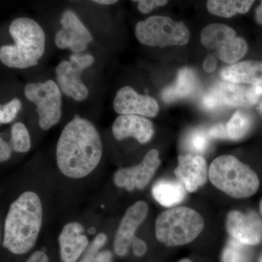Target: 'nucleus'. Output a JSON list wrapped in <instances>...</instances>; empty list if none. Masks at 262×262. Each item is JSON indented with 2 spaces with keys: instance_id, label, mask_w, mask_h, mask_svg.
<instances>
[{
  "instance_id": "obj_1",
  "label": "nucleus",
  "mask_w": 262,
  "mask_h": 262,
  "mask_svg": "<svg viewBox=\"0 0 262 262\" xmlns=\"http://www.w3.org/2000/svg\"><path fill=\"white\" fill-rule=\"evenodd\" d=\"M102 152L101 136L94 124L76 116L60 135L56 146L57 165L69 178H84L98 166Z\"/></svg>"
},
{
  "instance_id": "obj_2",
  "label": "nucleus",
  "mask_w": 262,
  "mask_h": 262,
  "mask_svg": "<svg viewBox=\"0 0 262 262\" xmlns=\"http://www.w3.org/2000/svg\"><path fill=\"white\" fill-rule=\"evenodd\" d=\"M42 202L36 193L27 191L10 206L5 219L3 246L14 254L30 251L42 227Z\"/></svg>"
},
{
  "instance_id": "obj_3",
  "label": "nucleus",
  "mask_w": 262,
  "mask_h": 262,
  "mask_svg": "<svg viewBox=\"0 0 262 262\" xmlns=\"http://www.w3.org/2000/svg\"><path fill=\"white\" fill-rule=\"evenodd\" d=\"M9 32L15 43L1 48L2 63L15 69L37 65L46 48V34L42 27L32 18H18L10 24Z\"/></svg>"
},
{
  "instance_id": "obj_4",
  "label": "nucleus",
  "mask_w": 262,
  "mask_h": 262,
  "mask_svg": "<svg viewBox=\"0 0 262 262\" xmlns=\"http://www.w3.org/2000/svg\"><path fill=\"white\" fill-rule=\"evenodd\" d=\"M213 185L234 198L253 195L259 187L254 170L232 155H222L212 162L208 172Z\"/></svg>"
},
{
  "instance_id": "obj_5",
  "label": "nucleus",
  "mask_w": 262,
  "mask_h": 262,
  "mask_svg": "<svg viewBox=\"0 0 262 262\" xmlns=\"http://www.w3.org/2000/svg\"><path fill=\"white\" fill-rule=\"evenodd\" d=\"M204 220L188 207H176L160 213L155 222L158 241L168 247L192 242L204 228Z\"/></svg>"
},
{
  "instance_id": "obj_6",
  "label": "nucleus",
  "mask_w": 262,
  "mask_h": 262,
  "mask_svg": "<svg viewBox=\"0 0 262 262\" xmlns=\"http://www.w3.org/2000/svg\"><path fill=\"white\" fill-rule=\"evenodd\" d=\"M135 34L141 44L150 47L184 46L189 42L190 32L184 22L162 15H155L136 24Z\"/></svg>"
},
{
  "instance_id": "obj_7",
  "label": "nucleus",
  "mask_w": 262,
  "mask_h": 262,
  "mask_svg": "<svg viewBox=\"0 0 262 262\" xmlns=\"http://www.w3.org/2000/svg\"><path fill=\"white\" fill-rule=\"evenodd\" d=\"M201 42L207 49L213 50L216 56L226 63L239 61L248 51L244 38L237 37L236 32L229 26L213 24L206 26L201 32Z\"/></svg>"
},
{
  "instance_id": "obj_8",
  "label": "nucleus",
  "mask_w": 262,
  "mask_h": 262,
  "mask_svg": "<svg viewBox=\"0 0 262 262\" xmlns=\"http://www.w3.org/2000/svg\"><path fill=\"white\" fill-rule=\"evenodd\" d=\"M24 94L27 99L37 105L41 129L49 130L59 122L61 117V94L54 81L48 80L45 82L26 84Z\"/></svg>"
},
{
  "instance_id": "obj_9",
  "label": "nucleus",
  "mask_w": 262,
  "mask_h": 262,
  "mask_svg": "<svg viewBox=\"0 0 262 262\" xmlns=\"http://www.w3.org/2000/svg\"><path fill=\"white\" fill-rule=\"evenodd\" d=\"M90 54L72 55L70 61H62L57 66V80L61 91L77 101H82L89 96V89L81 80L82 72L94 63Z\"/></svg>"
},
{
  "instance_id": "obj_10",
  "label": "nucleus",
  "mask_w": 262,
  "mask_h": 262,
  "mask_svg": "<svg viewBox=\"0 0 262 262\" xmlns=\"http://www.w3.org/2000/svg\"><path fill=\"white\" fill-rule=\"evenodd\" d=\"M160 163L159 151L151 149L139 165L117 170L114 176V183L117 187L125 188L127 191L144 189L154 177Z\"/></svg>"
},
{
  "instance_id": "obj_11",
  "label": "nucleus",
  "mask_w": 262,
  "mask_h": 262,
  "mask_svg": "<svg viewBox=\"0 0 262 262\" xmlns=\"http://www.w3.org/2000/svg\"><path fill=\"white\" fill-rule=\"evenodd\" d=\"M61 28L57 32L55 43L61 49L70 48L74 53L85 51L93 37L77 15L70 10H67L61 15Z\"/></svg>"
},
{
  "instance_id": "obj_12",
  "label": "nucleus",
  "mask_w": 262,
  "mask_h": 262,
  "mask_svg": "<svg viewBox=\"0 0 262 262\" xmlns=\"http://www.w3.org/2000/svg\"><path fill=\"white\" fill-rule=\"evenodd\" d=\"M209 94L215 98L220 107L252 106L262 96V84L246 87L233 82H220L213 86Z\"/></svg>"
},
{
  "instance_id": "obj_13",
  "label": "nucleus",
  "mask_w": 262,
  "mask_h": 262,
  "mask_svg": "<svg viewBox=\"0 0 262 262\" xmlns=\"http://www.w3.org/2000/svg\"><path fill=\"white\" fill-rule=\"evenodd\" d=\"M113 107L120 115L155 117L159 113V105L155 98L138 94L130 86H124L117 91Z\"/></svg>"
},
{
  "instance_id": "obj_14",
  "label": "nucleus",
  "mask_w": 262,
  "mask_h": 262,
  "mask_svg": "<svg viewBox=\"0 0 262 262\" xmlns=\"http://www.w3.org/2000/svg\"><path fill=\"white\" fill-rule=\"evenodd\" d=\"M227 229L232 238L248 246L262 241V220L255 212L244 213L232 211L227 218Z\"/></svg>"
},
{
  "instance_id": "obj_15",
  "label": "nucleus",
  "mask_w": 262,
  "mask_h": 262,
  "mask_svg": "<svg viewBox=\"0 0 262 262\" xmlns=\"http://www.w3.org/2000/svg\"><path fill=\"white\" fill-rule=\"evenodd\" d=\"M149 207L145 202L138 201L127 208L122 219L115 235L114 248L118 256H124L135 238V233L139 226L145 220Z\"/></svg>"
},
{
  "instance_id": "obj_16",
  "label": "nucleus",
  "mask_w": 262,
  "mask_h": 262,
  "mask_svg": "<svg viewBox=\"0 0 262 262\" xmlns=\"http://www.w3.org/2000/svg\"><path fill=\"white\" fill-rule=\"evenodd\" d=\"M178 182L189 192H194L204 185L208 179L206 160L201 155H179L178 166L174 170Z\"/></svg>"
},
{
  "instance_id": "obj_17",
  "label": "nucleus",
  "mask_w": 262,
  "mask_h": 262,
  "mask_svg": "<svg viewBox=\"0 0 262 262\" xmlns=\"http://www.w3.org/2000/svg\"><path fill=\"white\" fill-rule=\"evenodd\" d=\"M154 133L152 122L139 115H120L113 125V136L117 141L133 137L141 144H146Z\"/></svg>"
},
{
  "instance_id": "obj_18",
  "label": "nucleus",
  "mask_w": 262,
  "mask_h": 262,
  "mask_svg": "<svg viewBox=\"0 0 262 262\" xmlns=\"http://www.w3.org/2000/svg\"><path fill=\"white\" fill-rule=\"evenodd\" d=\"M83 226L78 222L67 224L58 237L61 262H76L89 246L83 232Z\"/></svg>"
},
{
  "instance_id": "obj_19",
  "label": "nucleus",
  "mask_w": 262,
  "mask_h": 262,
  "mask_svg": "<svg viewBox=\"0 0 262 262\" xmlns=\"http://www.w3.org/2000/svg\"><path fill=\"white\" fill-rule=\"evenodd\" d=\"M225 81L236 84H262V61H246L226 67L221 72Z\"/></svg>"
},
{
  "instance_id": "obj_20",
  "label": "nucleus",
  "mask_w": 262,
  "mask_h": 262,
  "mask_svg": "<svg viewBox=\"0 0 262 262\" xmlns=\"http://www.w3.org/2000/svg\"><path fill=\"white\" fill-rule=\"evenodd\" d=\"M198 87V80L195 73L187 67L181 69L177 78L173 84L165 88L161 92L164 102L170 103L189 97L196 92Z\"/></svg>"
},
{
  "instance_id": "obj_21",
  "label": "nucleus",
  "mask_w": 262,
  "mask_h": 262,
  "mask_svg": "<svg viewBox=\"0 0 262 262\" xmlns=\"http://www.w3.org/2000/svg\"><path fill=\"white\" fill-rule=\"evenodd\" d=\"M186 193V188L180 182L175 181H158L152 188L155 199L165 207H173L182 203Z\"/></svg>"
},
{
  "instance_id": "obj_22",
  "label": "nucleus",
  "mask_w": 262,
  "mask_h": 262,
  "mask_svg": "<svg viewBox=\"0 0 262 262\" xmlns=\"http://www.w3.org/2000/svg\"><path fill=\"white\" fill-rule=\"evenodd\" d=\"M254 1H227V0H211L207 3V8L211 14L231 18L238 13L244 14L251 8Z\"/></svg>"
},
{
  "instance_id": "obj_23",
  "label": "nucleus",
  "mask_w": 262,
  "mask_h": 262,
  "mask_svg": "<svg viewBox=\"0 0 262 262\" xmlns=\"http://www.w3.org/2000/svg\"><path fill=\"white\" fill-rule=\"evenodd\" d=\"M253 124L252 117L249 114L237 111L226 125L229 139L234 141L242 139L251 130Z\"/></svg>"
},
{
  "instance_id": "obj_24",
  "label": "nucleus",
  "mask_w": 262,
  "mask_h": 262,
  "mask_svg": "<svg viewBox=\"0 0 262 262\" xmlns=\"http://www.w3.org/2000/svg\"><path fill=\"white\" fill-rule=\"evenodd\" d=\"M107 241L104 233H99L86 249L83 257L79 262H112L113 253L110 251H101Z\"/></svg>"
},
{
  "instance_id": "obj_25",
  "label": "nucleus",
  "mask_w": 262,
  "mask_h": 262,
  "mask_svg": "<svg viewBox=\"0 0 262 262\" xmlns=\"http://www.w3.org/2000/svg\"><path fill=\"white\" fill-rule=\"evenodd\" d=\"M251 250L249 246L230 237L222 255V262H250Z\"/></svg>"
},
{
  "instance_id": "obj_26",
  "label": "nucleus",
  "mask_w": 262,
  "mask_h": 262,
  "mask_svg": "<svg viewBox=\"0 0 262 262\" xmlns=\"http://www.w3.org/2000/svg\"><path fill=\"white\" fill-rule=\"evenodd\" d=\"M210 139L211 137L208 135V131L194 129L186 136L184 141V147L194 155L203 154L209 147Z\"/></svg>"
},
{
  "instance_id": "obj_27",
  "label": "nucleus",
  "mask_w": 262,
  "mask_h": 262,
  "mask_svg": "<svg viewBox=\"0 0 262 262\" xmlns=\"http://www.w3.org/2000/svg\"><path fill=\"white\" fill-rule=\"evenodd\" d=\"M10 145L16 152H27L30 149V135L27 127L21 122H17L12 127Z\"/></svg>"
},
{
  "instance_id": "obj_28",
  "label": "nucleus",
  "mask_w": 262,
  "mask_h": 262,
  "mask_svg": "<svg viewBox=\"0 0 262 262\" xmlns=\"http://www.w3.org/2000/svg\"><path fill=\"white\" fill-rule=\"evenodd\" d=\"M21 108V102L18 98H13L10 102L0 107V122L1 124L10 123L16 117L17 114Z\"/></svg>"
},
{
  "instance_id": "obj_29",
  "label": "nucleus",
  "mask_w": 262,
  "mask_h": 262,
  "mask_svg": "<svg viewBox=\"0 0 262 262\" xmlns=\"http://www.w3.org/2000/svg\"><path fill=\"white\" fill-rule=\"evenodd\" d=\"M138 3V9L142 13H149L156 7L163 6L168 3L165 0H139L136 1Z\"/></svg>"
},
{
  "instance_id": "obj_30",
  "label": "nucleus",
  "mask_w": 262,
  "mask_h": 262,
  "mask_svg": "<svg viewBox=\"0 0 262 262\" xmlns=\"http://www.w3.org/2000/svg\"><path fill=\"white\" fill-rule=\"evenodd\" d=\"M208 131V135L213 139H229L227 135V126L224 124H217L210 127Z\"/></svg>"
},
{
  "instance_id": "obj_31",
  "label": "nucleus",
  "mask_w": 262,
  "mask_h": 262,
  "mask_svg": "<svg viewBox=\"0 0 262 262\" xmlns=\"http://www.w3.org/2000/svg\"><path fill=\"white\" fill-rule=\"evenodd\" d=\"M133 252L138 257L144 256L147 250L146 243L143 239L135 237L132 242Z\"/></svg>"
},
{
  "instance_id": "obj_32",
  "label": "nucleus",
  "mask_w": 262,
  "mask_h": 262,
  "mask_svg": "<svg viewBox=\"0 0 262 262\" xmlns=\"http://www.w3.org/2000/svg\"><path fill=\"white\" fill-rule=\"evenodd\" d=\"M12 146L1 138L0 139V161L2 163L10 159L12 155Z\"/></svg>"
},
{
  "instance_id": "obj_33",
  "label": "nucleus",
  "mask_w": 262,
  "mask_h": 262,
  "mask_svg": "<svg viewBox=\"0 0 262 262\" xmlns=\"http://www.w3.org/2000/svg\"><path fill=\"white\" fill-rule=\"evenodd\" d=\"M217 61L213 55H208L203 63V68L205 72L211 73L216 68Z\"/></svg>"
},
{
  "instance_id": "obj_34",
  "label": "nucleus",
  "mask_w": 262,
  "mask_h": 262,
  "mask_svg": "<svg viewBox=\"0 0 262 262\" xmlns=\"http://www.w3.org/2000/svg\"><path fill=\"white\" fill-rule=\"evenodd\" d=\"M26 262H49L47 255L42 251H36Z\"/></svg>"
},
{
  "instance_id": "obj_35",
  "label": "nucleus",
  "mask_w": 262,
  "mask_h": 262,
  "mask_svg": "<svg viewBox=\"0 0 262 262\" xmlns=\"http://www.w3.org/2000/svg\"><path fill=\"white\" fill-rule=\"evenodd\" d=\"M256 19L258 24L262 25V7L258 6L256 10Z\"/></svg>"
},
{
  "instance_id": "obj_36",
  "label": "nucleus",
  "mask_w": 262,
  "mask_h": 262,
  "mask_svg": "<svg viewBox=\"0 0 262 262\" xmlns=\"http://www.w3.org/2000/svg\"><path fill=\"white\" fill-rule=\"evenodd\" d=\"M94 3L101 5H113L117 3V0H95Z\"/></svg>"
},
{
  "instance_id": "obj_37",
  "label": "nucleus",
  "mask_w": 262,
  "mask_h": 262,
  "mask_svg": "<svg viewBox=\"0 0 262 262\" xmlns=\"http://www.w3.org/2000/svg\"><path fill=\"white\" fill-rule=\"evenodd\" d=\"M178 262H192L191 261L190 259H189V258H183V259L180 260V261Z\"/></svg>"
},
{
  "instance_id": "obj_38",
  "label": "nucleus",
  "mask_w": 262,
  "mask_h": 262,
  "mask_svg": "<svg viewBox=\"0 0 262 262\" xmlns=\"http://www.w3.org/2000/svg\"><path fill=\"white\" fill-rule=\"evenodd\" d=\"M259 211L260 213H261V214L262 215V198L259 203Z\"/></svg>"
},
{
  "instance_id": "obj_39",
  "label": "nucleus",
  "mask_w": 262,
  "mask_h": 262,
  "mask_svg": "<svg viewBox=\"0 0 262 262\" xmlns=\"http://www.w3.org/2000/svg\"><path fill=\"white\" fill-rule=\"evenodd\" d=\"M258 110H259L260 113H261L262 115V102L260 103L259 108H258Z\"/></svg>"
},
{
  "instance_id": "obj_40",
  "label": "nucleus",
  "mask_w": 262,
  "mask_h": 262,
  "mask_svg": "<svg viewBox=\"0 0 262 262\" xmlns=\"http://www.w3.org/2000/svg\"><path fill=\"white\" fill-rule=\"evenodd\" d=\"M258 262H262V254L261 256H260L259 260H258Z\"/></svg>"
},
{
  "instance_id": "obj_41",
  "label": "nucleus",
  "mask_w": 262,
  "mask_h": 262,
  "mask_svg": "<svg viewBox=\"0 0 262 262\" xmlns=\"http://www.w3.org/2000/svg\"><path fill=\"white\" fill-rule=\"evenodd\" d=\"M261 5V6L262 7V1L261 2V5Z\"/></svg>"
}]
</instances>
